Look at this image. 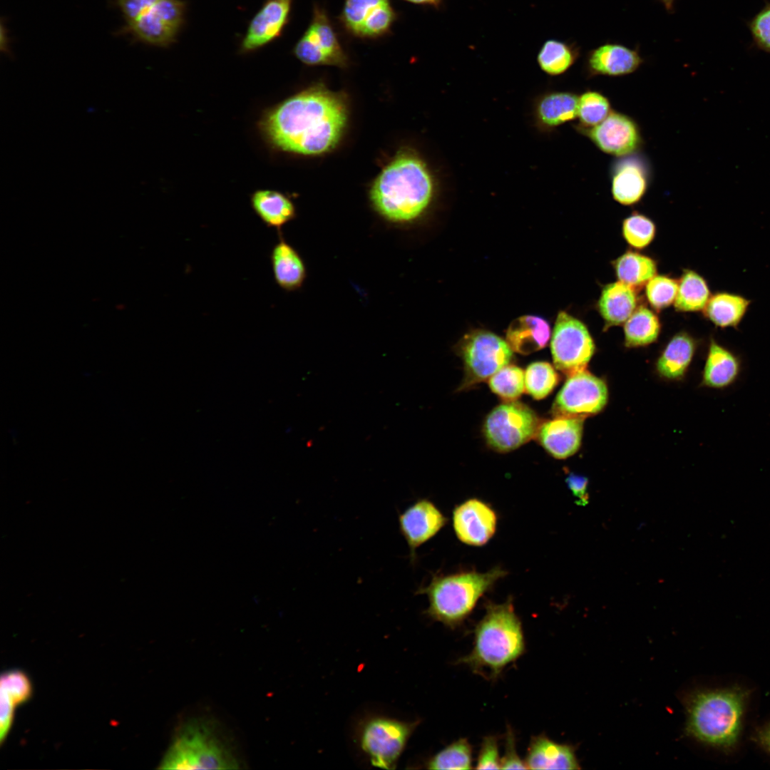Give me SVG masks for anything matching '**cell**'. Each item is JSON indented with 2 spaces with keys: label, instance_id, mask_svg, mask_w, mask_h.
I'll return each instance as SVG.
<instances>
[{
  "label": "cell",
  "instance_id": "cell-1",
  "mask_svg": "<svg viewBox=\"0 0 770 770\" xmlns=\"http://www.w3.org/2000/svg\"><path fill=\"white\" fill-rule=\"evenodd\" d=\"M343 98L322 86L310 87L281 103L264 115L261 130L274 147L302 155L333 149L346 127Z\"/></svg>",
  "mask_w": 770,
  "mask_h": 770
},
{
  "label": "cell",
  "instance_id": "cell-2",
  "mask_svg": "<svg viewBox=\"0 0 770 770\" xmlns=\"http://www.w3.org/2000/svg\"><path fill=\"white\" fill-rule=\"evenodd\" d=\"M435 183L421 158L411 152L402 153L378 175L370 190V200L384 220L396 225L409 224L429 207Z\"/></svg>",
  "mask_w": 770,
  "mask_h": 770
},
{
  "label": "cell",
  "instance_id": "cell-3",
  "mask_svg": "<svg viewBox=\"0 0 770 770\" xmlns=\"http://www.w3.org/2000/svg\"><path fill=\"white\" fill-rule=\"evenodd\" d=\"M475 628L473 647L457 663L491 680L516 661L525 650L522 624L512 600L501 604L489 602Z\"/></svg>",
  "mask_w": 770,
  "mask_h": 770
},
{
  "label": "cell",
  "instance_id": "cell-4",
  "mask_svg": "<svg viewBox=\"0 0 770 770\" xmlns=\"http://www.w3.org/2000/svg\"><path fill=\"white\" fill-rule=\"evenodd\" d=\"M240 762L217 726L205 718L183 722L160 762V769H237Z\"/></svg>",
  "mask_w": 770,
  "mask_h": 770
},
{
  "label": "cell",
  "instance_id": "cell-5",
  "mask_svg": "<svg viewBox=\"0 0 770 770\" xmlns=\"http://www.w3.org/2000/svg\"><path fill=\"white\" fill-rule=\"evenodd\" d=\"M506 574L497 566L486 573L434 575L430 582L419 587L416 593L427 595L429 606L425 613L429 618L456 627L471 614L479 598Z\"/></svg>",
  "mask_w": 770,
  "mask_h": 770
},
{
  "label": "cell",
  "instance_id": "cell-6",
  "mask_svg": "<svg viewBox=\"0 0 770 770\" xmlns=\"http://www.w3.org/2000/svg\"><path fill=\"white\" fill-rule=\"evenodd\" d=\"M746 695L737 688L696 694L689 705L687 731L713 746H733L739 734Z\"/></svg>",
  "mask_w": 770,
  "mask_h": 770
},
{
  "label": "cell",
  "instance_id": "cell-7",
  "mask_svg": "<svg viewBox=\"0 0 770 770\" xmlns=\"http://www.w3.org/2000/svg\"><path fill=\"white\" fill-rule=\"evenodd\" d=\"M535 413L526 405L510 401L500 404L487 416L483 425L488 445L500 452L513 451L537 435L540 426Z\"/></svg>",
  "mask_w": 770,
  "mask_h": 770
},
{
  "label": "cell",
  "instance_id": "cell-8",
  "mask_svg": "<svg viewBox=\"0 0 770 770\" xmlns=\"http://www.w3.org/2000/svg\"><path fill=\"white\" fill-rule=\"evenodd\" d=\"M595 349L593 339L586 326L567 312H560L550 342L555 368L568 376L584 371Z\"/></svg>",
  "mask_w": 770,
  "mask_h": 770
},
{
  "label": "cell",
  "instance_id": "cell-9",
  "mask_svg": "<svg viewBox=\"0 0 770 770\" xmlns=\"http://www.w3.org/2000/svg\"><path fill=\"white\" fill-rule=\"evenodd\" d=\"M465 377L462 388L490 379L508 365L513 351L508 344L488 331H475L467 334L461 345Z\"/></svg>",
  "mask_w": 770,
  "mask_h": 770
},
{
  "label": "cell",
  "instance_id": "cell-10",
  "mask_svg": "<svg viewBox=\"0 0 770 770\" xmlns=\"http://www.w3.org/2000/svg\"><path fill=\"white\" fill-rule=\"evenodd\" d=\"M417 724V722H405L384 717L369 719L361 730V746L371 764L384 769H395Z\"/></svg>",
  "mask_w": 770,
  "mask_h": 770
},
{
  "label": "cell",
  "instance_id": "cell-11",
  "mask_svg": "<svg viewBox=\"0 0 770 770\" xmlns=\"http://www.w3.org/2000/svg\"><path fill=\"white\" fill-rule=\"evenodd\" d=\"M186 4L183 0H159L135 19L126 24L122 32L136 40L160 47L175 41L183 28Z\"/></svg>",
  "mask_w": 770,
  "mask_h": 770
},
{
  "label": "cell",
  "instance_id": "cell-12",
  "mask_svg": "<svg viewBox=\"0 0 770 770\" xmlns=\"http://www.w3.org/2000/svg\"><path fill=\"white\" fill-rule=\"evenodd\" d=\"M607 398L605 381L584 370L568 376L555 398L552 414L554 417L585 419L600 412Z\"/></svg>",
  "mask_w": 770,
  "mask_h": 770
},
{
  "label": "cell",
  "instance_id": "cell-13",
  "mask_svg": "<svg viewBox=\"0 0 770 770\" xmlns=\"http://www.w3.org/2000/svg\"><path fill=\"white\" fill-rule=\"evenodd\" d=\"M302 63L344 67L347 57L325 11L315 6L312 21L293 49Z\"/></svg>",
  "mask_w": 770,
  "mask_h": 770
},
{
  "label": "cell",
  "instance_id": "cell-14",
  "mask_svg": "<svg viewBox=\"0 0 770 770\" xmlns=\"http://www.w3.org/2000/svg\"><path fill=\"white\" fill-rule=\"evenodd\" d=\"M603 153L621 158L635 154L642 145L638 125L630 116L612 111L601 123L591 128L576 126Z\"/></svg>",
  "mask_w": 770,
  "mask_h": 770
},
{
  "label": "cell",
  "instance_id": "cell-15",
  "mask_svg": "<svg viewBox=\"0 0 770 770\" xmlns=\"http://www.w3.org/2000/svg\"><path fill=\"white\" fill-rule=\"evenodd\" d=\"M395 18L389 0H345L341 15L351 34L368 38L386 34Z\"/></svg>",
  "mask_w": 770,
  "mask_h": 770
},
{
  "label": "cell",
  "instance_id": "cell-16",
  "mask_svg": "<svg viewBox=\"0 0 770 770\" xmlns=\"http://www.w3.org/2000/svg\"><path fill=\"white\" fill-rule=\"evenodd\" d=\"M399 528L409 549L411 565L416 563L417 549L433 538L446 524L447 518L426 498L415 501L399 514Z\"/></svg>",
  "mask_w": 770,
  "mask_h": 770
},
{
  "label": "cell",
  "instance_id": "cell-17",
  "mask_svg": "<svg viewBox=\"0 0 770 770\" xmlns=\"http://www.w3.org/2000/svg\"><path fill=\"white\" fill-rule=\"evenodd\" d=\"M292 4V0H266L251 19L240 51H255L279 37L289 21Z\"/></svg>",
  "mask_w": 770,
  "mask_h": 770
},
{
  "label": "cell",
  "instance_id": "cell-18",
  "mask_svg": "<svg viewBox=\"0 0 770 770\" xmlns=\"http://www.w3.org/2000/svg\"><path fill=\"white\" fill-rule=\"evenodd\" d=\"M457 538L473 546L485 545L496 532L497 516L486 503L471 498L457 505L453 513Z\"/></svg>",
  "mask_w": 770,
  "mask_h": 770
},
{
  "label": "cell",
  "instance_id": "cell-19",
  "mask_svg": "<svg viewBox=\"0 0 770 770\" xmlns=\"http://www.w3.org/2000/svg\"><path fill=\"white\" fill-rule=\"evenodd\" d=\"M621 158L612 167L611 192L619 203L632 205L645 195L650 183V172L640 158L633 154Z\"/></svg>",
  "mask_w": 770,
  "mask_h": 770
},
{
  "label": "cell",
  "instance_id": "cell-20",
  "mask_svg": "<svg viewBox=\"0 0 770 770\" xmlns=\"http://www.w3.org/2000/svg\"><path fill=\"white\" fill-rule=\"evenodd\" d=\"M585 419L555 417L540 424L537 437L543 447L553 457L566 458L579 449Z\"/></svg>",
  "mask_w": 770,
  "mask_h": 770
},
{
  "label": "cell",
  "instance_id": "cell-21",
  "mask_svg": "<svg viewBox=\"0 0 770 770\" xmlns=\"http://www.w3.org/2000/svg\"><path fill=\"white\" fill-rule=\"evenodd\" d=\"M643 63L640 53L618 43H605L591 50L586 61L590 76H622L635 72Z\"/></svg>",
  "mask_w": 770,
  "mask_h": 770
},
{
  "label": "cell",
  "instance_id": "cell-22",
  "mask_svg": "<svg viewBox=\"0 0 770 770\" xmlns=\"http://www.w3.org/2000/svg\"><path fill=\"white\" fill-rule=\"evenodd\" d=\"M279 240L272 247L270 259L277 284L286 292L299 289L307 277L304 261L299 252L279 232Z\"/></svg>",
  "mask_w": 770,
  "mask_h": 770
},
{
  "label": "cell",
  "instance_id": "cell-23",
  "mask_svg": "<svg viewBox=\"0 0 770 770\" xmlns=\"http://www.w3.org/2000/svg\"><path fill=\"white\" fill-rule=\"evenodd\" d=\"M529 769H578L574 749L540 734L531 738L524 760Z\"/></svg>",
  "mask_w": 770,
  "mask_h": 770
},
{
  "label": "cell",
  "instance_id": "cell-24",
  "mask_svg": "<svg viewBox=\"0 0 770 770\" xmlns=\"http://www.w3.org/2000/svg\"><path fill=\"white\" fill-rule=\"evenodd\" d=\"M741 371V361L731 350L711 338L704 364L702 384L722 389L732 385Z\"/></svg>",
  "mask_w": 770,
  "mask_h": 770
},
{
  "label": "cell",
  "instance_id": "cell-25",
  "mask_svg": "<svg viewBox=\"0 0 770 770\" xmlns=\"http://www.w3.org/2000/svg\"><path fill=\"white\" fill-rule=\"evenodd\" d=\"M579 96L568 91H552L539 97L534 106L537 125L543 130H552L578 116Z\"/></svg>",
  "mask_w": 770,
  "mask_h": 770
},
{
  "label": "cell",
  "instance_id": "cell-26",
  "mask_svg": "<svg viewBox=\"0 0 770 770\" xmlns=\"http://www.w3.org/2000/svg\"><path fill=\"white\" fill-rule=\"evenodd\" d=\"M550 337L548 323L543 318L531 315L513 320L506 332L507 343L511 349L524 355L544 348Z\"/></svg>",
  "mask_w": 770,
  "mask_h": 770
},
{
  "label": "cell",
  "instance_id": "cell-27",
  "mask_svg": "<svg viewBox=\"0 0 770 770\" xmlns=\"http://www.w3.org/2000/svg\"><path fill=\"white\" fill-rule=\"evenodd\" d=\"M751 301L727 291L711 295L703 313L707 319L720 329H737L746 316Z\"/></svg>",
  "mask_w": 770,
  "mask_h": 770
},
{
  "label": "cell",
  "instance_id": "cell-28",
  "mask_svg": "<svg viewBox=\"0 0 770 770\" xmlns=\"http://www.w3.org/2000/svg\"><path fill=\"white\" fill-rule=\"evenodd\" d=\"M251 205L261 221L278 233L284 225L296 217V209L290 199L282 192L259 190L251 196Z\"/></svg>",
  "mask_w": 770,
  "mask_h": 770
},
{
  "label": "cell",
  "instance_id": "cell-29",
  "mask_svg": "<svg viewBox=\"0 0 770 770\" xmlns=\"http://www.w3.org/2000/svg\"><path fill=\"white\" fill-rule=\"evenodd\" d=\"M636 306L634 289L620 281L605 286L598 301L600 314L608 327L625 323Z\"/></svg>",
  "mask_w": 770,
  "mask_h": 770
},
{
  "label": "cell",
  "instance_id": "cell-30",
  "mask_svg": "<svg viewBox=\"0 0 770 770\" xmlns=\"http://www.w3.org/2000/svg\"><path fill=\"white\" fill-rule=\"evenodd\" d=\"M697 348L695 339L686 332H679L669 341L657 363L662 376L674 379L684 376Z\"/></svg>",
  "mask_w": 770,
  "mask_h": 770
},
{
  "label": "cell",
  "instance_id": "cell-31",
  "mask_svg": "<svg viewBox=\"0 0 770 770\" xmlns=\"http://www.w3.org/2000/svg\"><path fill=\"white\" fill-rule=\"evenodd\" d=\"M710 297L705 279L693 270H686L678 282L674 307L679 312L703 311Z\"/></svg>",
  "mask_w": 770,
  "mask_h": 770
},
{
  "label": "cell",
  "instance_id": "cell-32",
  "mask_svg": "<svg viewBox=\"0 0 770 770\" xmlns=\"http://www.w3.org/2000/svg\"><path fill=\"white\" fill-rule=\"evenodd\" d=\"M614 268L619 281L638 288L647 284L655 276V262L640 253L628 251L614 262Z\"/></svg>",
  "mask_w": 770,
  "mask_h": 770
},
{
  "label": "cell",
  "instance_id": "cell-33",
  "mask_svg": "<svg viewBox=\"0 0 770 770\" xmlns=\"http://www.w3.org/2000/svg\"><path fill=\"white\" fill-rule=\"evenodd\" d=\"M659 330L657 315L647 307H640L625 322V345L635 347L651 344L657 339Z\"/></svg>",
  "mask_w": 770,
  "mask_h": 770
},
{
  "label": "cell",
  "instance_id": "cell-34",
  "mask_svg": "<svg viewBox=\"0 0 770 770\" xmlns=\"http://www.w3.org/2000/svg\"><path fill=\"white\" fill-rule=\"evenodd\" d=\"M578 51L565 42L550 39L546 41L540 50L537 61L545 73L558 76L566 72L575 63Z\"/></svg>",
  "mask_w": 770,
  "mask_h": 770
},
{
  "label": "cell",
  "instance_id": "cell-35",
  "mask_svg": "<svg viewBox=\"0 0 770 770\" xmlns=\"http://www.w3.org/2000/svg\"><path fill=\"white\" fill-rule=\"evenodd\" d=\"M428 769H471L472 747L466 738L450 744L430 758L426 763Z\"/></svg>",
  "mask_w": 770,
  "mask_h": 770
},
{
  "label": "cell",
  "instance_id": "cell-36",
  "mask_svg": "<svg viewBox=\"0 0 770 770\" xmlns=\"http://www.w3.org/2000/svg\"><path fill=\"white\" fill-rule=\"evenodd\" d=\"M612 111L609 100L600 92L586 91L578 98V127L591 128L601 123Z\"/></svg>",
  "mask_w": 770,
  "mask_h": 770
},
{
  "label": "cell",
  "instance_id": "cell-37",
  "mask_svg": "<svg viewBox=\"0 0 770 770\" xmlns=\"http://www.w3.org/2000/svg\"><path fill=\"white\" fill-rule=\"evenodd\" d=\"M558 375L548 362L530 364L525 372V389L535 399L547 396L558 384Z\"/></svg>",
  "mask_w": 770,
  "mask_h": 770
},
{
  "label": "cell",
  "instance_id": "cell-38",
  "mask_svg": "<svg viewBox=\"0 0 770 770\" xmlns=\"http://www.w3.org/2000/svg\"><path fill=\"white\" fill-rule=\"evenodd\" d=\"M489 386L500 398L513 401L525 390L524 372L515 365H506L489 379Z\"/></svg>",
  "mask_w": 770,
  "mask_h": 770
},
{
  "label": "cell",
  "instance_id": "cell-39",
  "mask_svg": "<svg viewBox=\"0 0 770 770\" xmlns=\"http://www.w3.org/2000/svg\"><path fill=\"white\" fill-rule=\"evenodd\" d=\"M622 234L629 245L637 249L647 247L653 240L655 226L646 216L633 213L622 224Z\"/></svg>",
  "mask_w": 770,
  "mask_h": 770
},
{
  "label": "cell",
  "instance_id": "cell-40",
  "mask_svg": "<svg viewBox=\"0 0 770 770\" xmlns=\"http://www.w3.org/2000/svg\"><path fill=\"white\" fill-rule=\"evenodd\" d=\"M678 282L666 276H654L646 284V296L656 309L669 306L677 294Z\"/></svg>",
  "mask_w": 770,
  "mask_h": 770
},
{
  "label": "cell",
  "instance_id": "cell-41",
  "mask_svg": "<svg viewBox=\"0 0 770 770\" xmlns=\"http://www.w3.org/2000/svg\"><path fill=\"white\" fill-rule=\"evenodd\" d=\"M0 689L6 692L16 706L26 702L33 692L28 675L19 669H11L1 674Z\"/></svg>",
  "mask_w": 770,
  "mask_h": 770
},
{
  "label": "cell",
  "instance_id": "cell-42",
  "mask_svg": "<svg viewBox=\"0 0 770 770\" xmlns=\"http://www.w3.org/2000/svg\"><path fill=\"white\" fill-rule=\"evenodd\" d=\"M749 27L756 45L770 53V4L754 16Z\"/></svg>",
  "mask_w": 770,
  "mask_h": 770
},
{
  "label": "cell",
  "instance_id": "cell-43",
  "mask_svg": "<svg viewBox=\"0 0 770 770\" xmlns=\"http://www.w3.org/2000/svg\"><path fill=\"white\" fill-rule=\"evenodd\" d=\"M500 761L497 736H484L481 744L476 769H500Z\"/></svg>",
  "mask_w": 770,
  "mask_h": 770
},
{
  "label": "cell",
  "instance_id": "cell-44",
  "mask_svg": "<svg viewBox=\"0 0 770 770\" xmlns=\"http://www.w3.org/2000/svg\"><path fill=\"white\" fill-rule=\"evenodd\" d=\"M16 704L11 697L0 689V742L2 744L11 730Z\"/></svg>",
  "mask_w": 770,
  "mask_h": 770
},
{
  "label": "cell",
  "instance_id": "cell-45",
  "mask_svg": "<svg viewBox=\"0 0 770 770\" xmlns=\"http://www.w3.org/2000/svg\"><path fill=\"white\" fill-rule=\"evenodd\" d=\"M515 736L513 730L507 729L505 740V752L501 758L502 769H528L525 761L517 754Z\"/></svg>",
  "mask_w": 770,
  "mask_h": 770
},
{
  "label": "cell",
  "instance_id": "cell-46",
  "mask_svg": "<svg viewBox=\"0 0 770 770\" xmlns=\"http://www.w3.org/2000/svg\"><path fill=\"white\" fill-rule=\"evenodd\" d=\"M159 0H116L126 24L131 22Z\"/></svg>",
  "mask_w": 770,
  "mask_h": 770
},
{
  "label": "cell",
  "instance_id": "cell-47",
  "mask_svg": "<svg viewBox=\"0 0 770 770\" xmlns=\"http://www.w3.org/2000/svg\"><path fill=\"white\" fill-rule=\"evenodd\" d=\"M565 482L573 496L577 498L576 503L578 505H586L589 502V494L587 491V478L570 473L566 478Z\"/></svg>",
  "mask_w": 770,
  "mask_h": 770
},
{
  "label": "cell",
  "instance_id": "cell-48",
  "mask_svg": "<svg viewBox=\"0 0 770 770\" xmlns=\"http://www.w3.org/2000/svg\"><path fill=\"white\" fill-rule=\"evenodd\" d=\"M759 737L761 742L770 751V724L761 732Z\"/></svg>",
  "mask_w": 770,
  "mask_h": 770
},
{
  "label": "cell",
  "instance_id": "cell-49",
  "mask_svg": "<svg viewBox=\"0 0 770 770\" xmlns=\"http://www.w3.org/2000/svg\"><path fill=\"white\" fill-rule=\"evenodd\" d=\"M406 1H408L411 2V3H414V4H418L437 5V4H438V3L440 2L441 0H406Z\"/></svg>",
  "mask_w": 770,
  "mask_h": 770
},
{
  "label": "cell",
  "instance_id": "cell-50",
  "mask_svg": "<svg viewBox=\"0 0 770 770\" xmlns=\"http://www.w3.org/2000/svg\"><path fill=\"white\" fill-rule=\"evenodd\" d=\"M660 1L662 2V4H664V6H665L667 10H668L669 11H672V9H673V3H674V0H660Z\"/></svg>",
  "mask_w": 770,
  "mask_h": 770
}]
</instances>
